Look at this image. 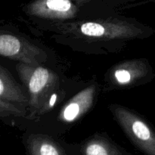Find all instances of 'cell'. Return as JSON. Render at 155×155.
Returning <instances> with one entry per match:
<instances>
[{
	"label": "cell",
	"instance_id": "cell-12",
	"mask_svg": "<svg viewBox=\"0 0 155 155\" xmlns=\"http://www.w3.org/2000/svg\"><path fill=\"white\" fill-rule=\"evenodd\" d=\"M56 99H57V94L53 93L52 95H51V98H50L49 101H48V108H51V107L54 105V104H55V102H56Z\"/></svg>",
	"mask_w": 155,
	"mask_h": 155
},
{
	"label": "cell",
	"instance_id": "cell-3",
	"mask_svg": "<svg viewBox=\"0 0 155 155\" xmlns=\"http://www.w3.org/2000/svg\"><path fill=\"white\" fill-rule=\"evenodd\" d=\"M117 120L132 142L145 155H155V131L128 109L119 105L110 107Z\"/></svg>",
	"mask_w": 155,
	"mask_h": 155
},
{
	"label": "cell",
	"instance_id": "cell-7",
	"mask_svg": "<svg viewBox=\"0 0 155 155\" xmlns=\"http://www.w3.org/2000/svg\"><path fill=\"white\" fill-rule=\"evenodd\" d=\"M25 145L27 155H70L61 144L45 135H30Z\"/></svg>",
	"mask_w": 155,
	"mask_h": 155
},
{
	"label": "cell",
	"instance_id": "cell-5",
	"mask_svg": "<svg viewBox=\"0 0 155 155\" xmlns=\"http://www.w3.org/2000/svg\"><path fill=\"white\" fill-rule=\"evenodd\" d=\"M75 0H33L25 7L31 16L55 20L73 18L78 12Z\"/></svg>",
	"mask_w": 155,
	"mask_h": 155
},
{
	"label": "cell",
	"instance_id": "cell-2",
	"mask_svg": "<svg viewBox=\"0 0 155 155\" xmlns=\"http://www.w3.org/2000/svg\"><path fill=\"white\" fill-rule=\"evenodd\" d=\"M21 80L29 92V106L32 113H43L48 110V104L52 92L58 85V76L41 66L20 63L17 66Z\"/></svg>",
	"mask_w": 155,
	"mask_h": 155
},
{
	"label": "cell",
	"instance_id": "cell-8",
	"mask_svg": "<svg viewBox=\"0 0 155 155\" xmlns=\"http://www.w3.org/2000/svg\"><path fill=\"white\" fill-rule=\"evenodd\" d=\"M0 100L23 106L30 104V100L21 86L17 84L8 71L2 66L0 67Z\"/></svg>",
	"mask_w": 155,
	"mask_h": 155
},
{
	"label": "cell",
	"instance_id": "cell-11",
	"mask_svg": "<svg viewBox=\"0 0 155 155\" xmlns=\"http://www.w3.org/2000/svg\"><path fill=\"white\" fill-rule=\"evenodd\" d=\"M0 114L2 116L8 114H13L15 116H23L25 114V112L21 109L18 108L15 104L8 101L0 100Z\"/></svg>",
	"mask_w": 155,
	"mask_h": 155
},
{
	"label": "cell",
	"instance_id": "cell-10",
	"mask_svg": "<svg viewBox=\"0 0 155 155\" xmlns=\"http://www.w3.org/2000/svg\"><path fill=\"white\" fill-rule=\"evenodd\" d=\"M82 155H128L110 141L102 137H93L80 148Z\"/></svg>",
	"mask_w": 155,
	"mask_h": 155
},
{
	"label": "cell",
	"instance_id": "cell-1",
	"mask_svg": "<svg viewBox=\"0 0 155 155\" xmlns=\"http://www.w3.org/2000/svg\"><path fill=\"white\" fill-rule=\"evenodd\" d=\"M58 30L77 37L98 39H133L143 35V31L135 24L117 19L83 21L58 24Z\"/></svg>",
	"mask_w": 155,
	"mask_h": 155
},
{
	"label": "cell",
	"instance_id": "cell-9",
	"mask_svg": "<svg viewBox=\"0 0 155 155\" xmlns=\"http://www.w3.org/2000/svg\"><path fill=\"white\" fill-rule=\"evenodd\" d=\"M148 72V66L145 63L139 61H130L116 67L112 73V77L116 83L127 86L143 78Z\"/></svg>",
	"mask_w": 155,
	"mask_h": 155
},
{
	"label": "cell",
	"instance_id": "cell-4",
	"mask_svg": "<svg viewBox=\"0 0 155 155\" xmlns=\"http://www.w3.org/2000/svg\"><path fill=\"white\" fill-rule=\"evenodd\" d=\"M0 54L3 57L33 66H39L47 60V54L43 50L22 38L8 33H2L0 36Z\"/></svg>",
	"mask_w": 155,
	"mask_h": 155
},
{
	"label": "cell",
	"instance_id": "cell-6",
	"mask_svg": "<svg viewBox=\"0 0 155 155\" xmlns=\"http://www.w3.org/2000/svg\"><path fill=\"white\" fill-rule=\"evenodd\" d=\"M95 92V86L92 85L73 97L60 113L61 120L66 123L74 122L86 113L93 104Z\"/></svg>",
	"mask_w": 155,
	"mask_h": 155
},
{
	"label": "cell",
	"instance_id": "cell-13",
	"mask_svg": "<svg viewBox=\"0 0 155 155\" xmlns=\"http://www.w3.org/2000/svg\"><path fill=\"white\" fill-rule=\"evenodd\" d=\"M112 1H119V2H121V1H127V0H112Z\"/></svg>",
	"mask_w": 155,
	"mask_h": 155
}]
</instances>
